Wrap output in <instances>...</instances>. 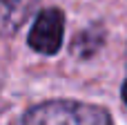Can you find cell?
Segmentation results:
<instances>
[{
  "label": "cell",
  "instance_id": "cell-1",
  "mask_svg": "<svg viewBox=\"0 0 127 125\" xmlns=\"http://www.w3.org/2000/svg\"><path fill=\"white\" fill-rule=\"evenodd\" d=\"M20 125H112V116L98 107L78 101H49L31 107Z\"/></svg>",
  "mask_w": 127,
  "mask_h": 125
},
{
  "label": "cell",
  "instance_id": "cell-2",
  "mask_svg": "<svg viewBox=\"0 0 127 125\" xmlns=\"http://www.w3.org/2000/svg\"><path fill=\"white\" fill-rule=\"evenodd\" d=\"M63 34H65V16L60 9H42L29 31V47L36 49L38 54L51 56L60 49L63 45Z\"/></svg>",
  "mask_w": 127,
  "mask_h": 125
},
{
  "label": "cell",
  "instance_id": "cell-3",
  "mask_svg": "<svg viewBox=\"0 0 127 125\" xmlns=\"http://www.w3.org/2000/svg\"><path fill=\"white\" fill-rule=\"evenodd\" d=\"M38 0H0V36H9L25 25Z\"/></svg>",
  "mask_w": 127,
  "mask_h": 125
},
{
  "label": "cell",
  "instance_id": "cell-4",
  "mask_svg": "<svg viewBox=\"0 0 127 125\" xmlns=\"http://www.w3.org/2000/svg\"><path fill=\"white\" fill-rule=\"evenodd\" d=\"M123 101H125V103H127V81H125V83H123Z\"/></svg>",
  "mask_w": 127,
  "mask_h": 125
}]
</instances>
